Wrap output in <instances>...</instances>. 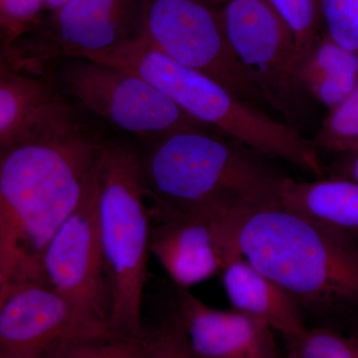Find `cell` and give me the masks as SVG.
Masks as SVG:
<instances>
[{"mask_svg":"<svg viewBox=\"0 0 358 358\" xmlns=\"http://www.w3.org/2000/svg\"><path fill=\"white\" fill-rule=\"evenodd\" d=\"M47 13L45 0H0L1 49L35 31Z\"/></svg>","mask_w":358,"mask_h":358,"instance_id":"22","label":"cell"},{"mask_svg":"<svg viewBox=\"0 0 358 358\" xmlns=\"http://www.w3.org/2000/svg\"><path fill=\"white\" fill-rule=\"evenodd\" d=\"M176 315L199 358H278L267 324L233 308L209 307L188 289H178Z\"/></svg>","mask_w":358,"mask_h":358,"instance_id":"13","label":"cell"},{"mask_svg":"<svg viewBox=\"0 0 358 358\" xmlns=\"http://www.w3.org/2000/svg\"><path fill=\"white\" fill-rule=\"evenodd\" d=\"M345 155V159L341 164V176L334 178L348 179L358 185V150L341 152Z\"/></svg>","mask_w":358,"mask_h":358,"instance_id":"25","label":"cell"},{"mask_svg":"<svg viewBox=\"0 0 358 358\" xmlns=\"http://www.w3.org/2000/svg\"><path fill=\"white\" fill-rule=\"evenodd\" d=\"M148 358H199L192 352L182 324L176 315L155 334H150Z\"/></svg>","mask_w":358,"mask_h":358,"instance_id":"24","label":"cell"},{"mask_svg":"<svg viewBox=\"0 0 358 358\" xmlns=\"http://www.w3.org/2000/svg\"><path fill=\"white\" fill-rule=\"evenodd\" d=\"M248 212L200 209L157 221L150 253L178 289L192 288L241 257L238 234Z\"/></svg>","mask_w":358,"mask_h":358,"instance_id":"11","label":"cell"},{"mask_svg":"<svg viewBox=\"0 0 358 358\" xmlns=\"http://www.w3.org/2000/svg\"><path fill=\"white\" fill-rule=\"evenodd\" d=\"M96 166L76 209L45 248L42 266L52 288L89 319L110 329L112 294L96 226Z\"/></svg>","mask_w":358,"mask_h":358,"instance_id":"10","label":"cell"},{"mask_svg":"<svg viewBox=\"0 0 358 358\" xmlns=\"http://www.w3.org/2000/svg\"><path fill=\"white\" fill-rule=\"evenodd\" d=\"M210 1L216 4H222L223 6V4L227 3V2L231 1V0H210Z\"/></svg>","mask_w":358,"mask_h":358,"instance_id":"28","label":"cell"},{"mask_svg":"<svg viewBox=\"0 0 358 358\" xmlns=\"http://www.w3.org/2000/svg\"><path fill=\"white\" fill-rule=\"evenodd\" d=\"M289 28L301 66L322 34L320 0H266Z\"/></svg>","mask_w":358,"mask_h":358,"instance_id":"19","label":"cell"},{"mask_svg":"<svg viewBox=\"0 0 358 358\" xmlns=\"http://www.w3.org/2000/svg\"><path fill=\"white\" fill-rule=\"evenodd\" d=\"M68 1H69V0H45L47 8H48V13H50V11L57 10L60 7H62L64 4L67 3Z\"/></svg>","mask_w":358,"mask_h":358,"instance_id":"27","label":"cell"},{"mask_svg":"<svg viewBox=\"0 0 358 358\" xmlns=\"http://www.w3.org/2000/svg\"><path fill=\"white\" fill-rule=\"evenodd\" d=\"M266 155L216 129H182L140 155L145 199L157 221L200 210L251 211L281 202L282 176Z\"/></svg>","mask_w":358,"mask_h":358,"instance_id":"2","label":"cell"},{"mask_svg":"<svg viewBox=\"0 0 358 358\" xmlns=\"http://www.w3.org/2000/svg\"><path fill=\"white\" fill-rule=\"evenodd\" d=\"M88 59L138 75L192 119L266 157L286 160L317 178L326 174L317 145L298 129L271 119L203 73L176 62L141 35Z\"/></svg>","mask_w":358,"mask_h":358,"instance_id":"3","label":"cell"},{"mask_svg":"<svg viewBox=\"0 0 358 358\" xmlns=\"http://www.w3.org/2000/svg\"><path fill=\"white\" fill-rule=\"evenodd\" d=\"M150 334L141 336L112 334L78 339L43 353L46 358H148Z\"/></svg>","mask_w":358,"mask_h":358,"instance_id":"18","label":"cell"},{"mask_svg":"<svg viewBox=\"0 0 358 358\" xmlns=\"http://www.w3.org/2000/svg\"><path fill=\"white\" fill-rule=\"evenodd\" d=\"M226 36L268 105L298 129L310 101L301 80L294 39L266 0H231L221 6Z\"/></svg>","mask_w":358,"mask_h":358,"instance_id":"7","label":"cell"},{"mask_svg":"<svg viewBox=\"0 0 358 358\" xmlns=\"http://www.w3.org/2000/svg\"><path fill=\"white\" fill-rule=\"evenodd\" d=\"M313 143L333 152L358 150V86L345 101L329 110Z\"/></svg>","mask_w":358,"mask_h":358,"instance_id":"20","label":"cell"},{"mask_svg":"<svg viewBox=\"0 0 358 358\" xmlns=\"http://www.w3.org/2000/svg\"><path fill=\"white\" fill-rule=\"evenodd\" d=\"M141 34V0H69L2 49L1 59L14 69L45 75L54 61L109 50Z\"/></svg>","mask_w":358,"mask_h":358,"instance_id":"8","label":"cell"},{"mask_svg":"<svg viewBox=\"0 0 358 358\" xmlns=\"http://www.w3.org/2000/svg\"><path fill=\"white\" fill-rule=\"evenodd\" d=\"M287 343V358H358V336L306 329Z\"/></svg>","mask_w":358,"mask_h":358,"instance_id":"21","label":"cell"},{"mask_svg":"<svg viewBox=\"0 0 358 358\" xmlns=\"http://www.w3.org/2000/svg\"><path fill=\"white\" fill-rule=\"evenodd\" d=\"M72 113L45 75L0 65V148Z\"/></svg>","mask_w":358,"mask_h":358,"instance_id":"14","label":"cell"},{"mask_svg":"<svg viewBox=\"0 0 358 358\" xmlns=\"http://www.w3.org/2000/svg\"><path fill=\"white\" fill-rule=\"evenodd\" d=\"M240 253L298 305L333 308L358 301V251L348 235L280 202L249 211Z\"/></svg>","mask_w":358,"mask_h":358,"instance_id":"4","label":"cell"},{"mask_svg":"<svg viewBox=\"0 0 358 358\" xmlns=\"http://www.w3.org/2000/svg\"><path fill=\"white\" fill-rule=\"evenodd\" d=\"M303 83L313 100L331 110L358 86V52L322 32L301 66Z\"/></svg>","mask_w":358,"mask_h":358,"instance_id":"17","label":"cell"},{"mask_svg":"<svg viewBox=\"0 0 358 358\" xmlns=\"http://www.w3.org/2000/svg\"><path fill=\"white\" fill-rule=\"evenodd\" d=\"M103 145L72 113L0 148V289L48 282L44 250L79 204Z\"/></svg>","mask_w":358,"mask_h":358,"instance_id":"1","label":"cell"},{"mask_svg":"<svg viewBox=\"0 0 358 358\" xmlns=\"http://www.w3.org/2000/svg\"><path fill=\"white\" fill-rule=\"evenodd\" d=\"M0 358H46L43 355H23V353L0 352Z\"/></svg>","mask_w":358,"mask_h":358,"instance_id":"26","label":"cell"},{"mask_svg":"<svg viewBox=\"0 0 358 358\" xmlns=\"http://www.w3.org/2000/svg\"><path fill=\"white\" fill-rule=\"evenodd\" d=\"M281 203L338 232L358 233V185L348 179L296 181L287 178L282 185Z\"/></svg>","mask_w":358,"mask_h":358,"instance_id":"16","label":"cell"},{"mask_svg":"<svg viewBox=\"0 0 358 358\" xmlns=\"http://www.w3.org/2000/svg\"><path fill=\"white\" fill-rule=\"evenodd\" d=\"M320 6L324 34L358 52V0H320Z\"/></svg>","mask_w":358,"mask_h":358,"instance_id":"23","label":"cell"},{"mask_svg":"<svg viewBox=\"0 0 358 358\" xmlns=\"http://www.w3.org/2000/svg\"><path fill=\"white\" fill-rule=\"evenodd\" d=\"M222 282L233 310L265 322L285 341L307 329L296 301L244 257L226 266Z\"/></svg>","mask_w":358,"mask_h":358,"instance_id":"15","label":"cell"},{"mask_svg":"<svg viewBox=\"0 0 358 358\" xmlns=\"http://www.w3.org/2000/svg\"><path fill=\"white\" fill-rule=\"evenodd\" d=\"M96 226L112 294L110 329L141 336V306L150 254V209L140 155L128 145L103 143L96 166Z\"/></svg>","mask_w":358,"mask_h":358,"instance_id":"5","label":"cell"},{"mask_svg":"<svg viewBox=\"0 0 358 358\" xmlns=\"http://www.w3.org/2000/svg\"><path fill=\"white\" fill-rule=\"evenodd\" d=\"M141 36L250 105L258 109L268 105L231 47L219 4L210 0H141Z\"/></svg>","mask_w":358,"mask_h":358,"instance_id":"6","label":"cell"},{"mask_svg":"<svg viewBox=\"0 0 358 358\" xmlns=\"http://www.w3.org/2000/svg\"><path fill=\"white\" fill-rule=\"evenodd\" d=\"M58 81L82 107L115 128L152 140L182 129L203 128L138 75L87 59H65Z\"/></svg>","mask_w":358,"mask_h":358,"instance_id":"9","label":"cell"},{"mask_svg":"<svg viewBox=\"0 0 358 358\" xmlns=\"http://www.w3.org/2000/svg\"><path fill=\"white\" fill-rule=\"evenodd\" d=\"M112 334L47 282H20L0 291V352L43 355L69 341Z\"/></svg>","mask_w":358,"mask_h":358,"instance_id":"12","label":"cell"}]
</instances>
